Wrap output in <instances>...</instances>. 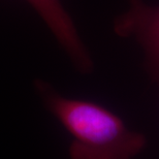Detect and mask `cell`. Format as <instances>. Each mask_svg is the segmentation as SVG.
Wrapping results in <instances>:
<instances>
[{"mask_svg":"<svg viewBox=\"0 0 159 159\" xmlns=\"http://www.w3.org/2000/svg\"><path fill=\"white\" fill-rule=\"evenodd\" d=\"M35 87L50 112L74 138L70 159H132L145 136L129 130L117 115L94 102L64 97L43 81Z\"/></svg>","mask_w":159,"mask_h":159,"instance_id":"obj_1","label":"cell"},{"mask_svg":"<svg viewBox=\"0 0 159 159\" xmlns=\"http://www.w3.org/2000/svg\"><path fill=\"white\" fill-rule=\"evenodd\" d=\"M48 25L56 39L83 74L92 70L93 62L80 39L74 22L60 0H26Z\"/></svg>","mask_w":159,"mask_h":159,"instance_id":"obj_3","label":"cell"},{"mask_svg":"<svg viewBox=\"0 0 159 159\" xmlns=\"http://www.w3.org/2000/svg\"><path fill=\"white\" fill-rule=\"evenodd\" d=\"M129 3L128 11L115 22V32L141 41L152 75L159 81V6H149L143 0H129Z\"/></svg>","mask_w":159,"mask_h":159,"instance_id":"obj_2","label":"cell"}]
</instances>
